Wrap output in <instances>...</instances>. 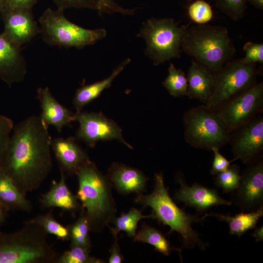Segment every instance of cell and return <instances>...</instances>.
I'll list each match as a JSON object with an SVG mask.
<instances>
[{
  "instance_id": "cell-7",
  "label": "cell",
  "mask_w": 263,
  "mask_h": 263,
  "mask_svg": "<svg viewBox=\"0 0 263 263\" xmlns=\"http://www.w3.org/2000/svg\"><path fill=\"white\" fill-rule=\"evenodd\" d=\"M64 9H46L39 18L40 33L44 41L52 46L81 49L94 45L105 38L107 31L104 28L86 29L69 20Z\"/></svg>"
},
{
  "instance_id": "cell-42",
  "label": "cell",
  "mask_w": 263,
  "mask_h": 263,
  "mask_svg": "<svg viewBox=\"0 0 263 263\" xmlns=\"http://www.w3.org/2000/svg\"><path fill=\"white\" fill-rule=\"evenodd\" d=\"M257 9L263 10V0H246Z\"/></svg>"
},
{
  "instance_id": "cell-44",
  "label": "cell",
  "mask_w": 263,
  "mask_h": 263,
  "mask_svg": "<svg viewBox=\"0 0 263 263\" xmlns=\"http://www.w3.org/2000/svg\"><path fill=\"white\" fill-rule=\"evenodd\" d=\"M188 0V1H194L195 0Z\"/></svg>"
},
{
  "instance_id": "cell-29",
  "label": "cell",
  "mask_w": 263,
  "mask_h": 263,
  "mask_svg": "<svg viewBox=\"0 0 263 263\" xmlns=\"http://www.w3.org/2000/svg\"><path fill=\"white\" fill-rule=\"evenodd\" d=\"M32 220L40 225L47 234L53 235L63 241L70 240L69 226L62 225L55 218L52 209L39 214Z\"/></svg>"
},
{
  "instance_id": "cell-16",
  "label": "cell",
  "mask_w": 263,
  "mask_h": 263,
  "mask_svg": "<svg viewBox=\"0 0 263 263\" xmlns=\"http://www.w3.org/2000/svg\"><path fill=\"white\" fill-rule=\"evenodd\" d=\"M26 64L20 48L0 34V78L9 86L24 80Z\"/></svg>"
},
{
  "instance_id": "cell-38",
  "label": "cell",
  "mask_w": 263,
  "mask_h": 263,
  "mask_svg": "<svg viewBox=\"0 0 263 263\" xmlns=\"http://www.w3.org/2000/svg\"><path fill=\"white\" fill-rule=\"evenodd\" d=\"M38 0H4V8L32 9Z\"/></svg>"
},
{
  "instance_id": "cell-2",
  "label": "cell",
  "mask_w": 263,
  "mask_h": 263,
  "mask_svg": "<svg viewBox=\"0 0 263 263\" xmlns=\"http://www.w3.org/2000/svg\"><path fill=\"white\" fill-rule=\"evenodd\" d=\"M78 188L76 197L81 203V213L90 231L100 232L115 217L116 208L109 178L90 160L78 169Z\"/></svg>"
},
{
  "instance_id": "cell-35",
  "label": "cell",
  "mask_w": 263,
  "mask_h": 263,
  "mask_svg": "<svg viewBox=\"0 0 263 263\" xmlns=\"http://www.w3.org/2000/svg\"><path fill=\"white\" fill-rule=\"evenodd\" d=\"M245 53L244 57L241 58L246 64H252L259 62L263 64V44L247 42L243 48Z\"/></svg>"
},
{
  "instance_id": "cell-1",
  "label": "cell",
  "mask_w": 263,
  "mask_h": 263,
  "mask_svg": "<svg viewBox=\"0 0 263 263\" xmlns=\"http://www.w3.org/2000/svg\"><path fill=\"white\" fill-rule=\"evenodd\" d=\"M51 138L39 116L14 126L0 159V170L25 195L38 189L53 169Z\"/></svg>"
},
{
  "instance_id": "cell-28",
  "label": "cell",
  "mask_w": 263,
  "mask_h": 263,
  "mask_svg": "<svg viewBox=\"0 0 263 263\" xmlns=\"http://www.w3.org/2000/svg\"><path fill=\"white\" fill-rule=\"evenodd\" d=\"M168 73L162 84L169 93L174 97L187 96L188 84L185 72L170 63Z\"/></svg>"
},
{
  "instance_id": "cell-4",
  "label": "cell",
  "mask_w": 263,
  "mask_h": 263,
  "mask_svg": "<svg viewBox=\"0 0 263 263\" xmlns=\"http://www.w3.org/2000/svg\"><path fill=\"white\" fill-rule=\"evenodd\" d=\"M182 50L214 74L233 59L236 51L226 27L206 24L187 26Z\"/></svg>"
},
{
  "instance_id": "cell-10",
  "label": "cell",
  "mask_w": 263,
  "mask_h": 263,
  "mask_svg": "<svg viewBox=\"0 0 263 263\" xmlns=\"http://www.w3.org/2000/svg\"><path fill=\"white\" fill-rule=\"evenodd\" d=\"M230 134L263 111V82L225 101L215 109Z\"/></svg>"
},
{
  "instance_id": "cell-9",
  "label": "cell",
  "mask_w": 263,
  "mask_h": 263,
  "mask_svg": "<svg viewBox=\"0 0 263 263\" xmlns=\"http://www.w3.org/2000/svg\"><path fill=\"white\" fill-rule=\"evenodd\" d=\"M259 72L256 64H246L241 59L228 61L214 74L212 93L205 105L216 109L225 101L257 83Z\"/></svg>"
},
{
  "instance_id": "cell-43",
  "label": "cell",
  "mask_w": 263,
  "mask_h": 263,
  "mask_svg": "<svg viewBox=\"0 0 263 263\" xmlns=\"http://www.w3.org/2000/svg\"><path fill=\"white\" fill-rule=\"evenodd\" d=\"M5 7L4 0H0V13L2 11Z\"/></svg>"
},
{
  "instance_id": "cell-37",
  "label": "cell",
  "mask_w": 263,
  "mask_h": 263,
  "mask_svg": "<svg viewBox=\"0 0 263 263\" xmlns=\"http://www.w3.org/2000/svg\"><path fill=\"white\" fill-rule=\"evenodd\" d=\"M211 150L214 153V158L210 171L211 175H215L218 173L225 171L227 169L231 163L235 160V159L231 161L227 160L220 153L219 149L218 148H213Z\"/></svg>"
},
{
  "instance_id": "cell-17",
  "label": "cell",
  "mask_w": 263,
  "mask_h": 263,
  "mask_svg": "<svg viewBox=\"0 0 263 263\" xmlns=\"http://www.w3.org/2000/svg\"><path fill=\"white\" fill-rule=\"evenodd\" d=\"M51 148L60 171L66 176L76 174L81 166L90 160L87 153L73 137L52 139Z\"/></svg>"
},
{
  "instance_id": "cell-39",
  "label": "cell",
  "mask_w": 263,
  "mask_h": 263,
  "mask_svg": "<svg viewBox=\"0 0 263 263\" xmlns=\"http://www.w3.org/2000/svg\"><path fill=\"white\" fill-rule=\"evenodd\" d=\"M114 237L115 240L112 244L110 250L111 255L109 259V263H120L123 260V257L120 253V247L117 242V236Z\"/></svg>"
},
{
  "instance_id": "cell-34",
  "label": "cell",
  "mask_w": 263,
  "mask_h": 263,
  "mask_svg": "<svg viewBox=\"0 0 263 263\" xmlns=\"http://www.w3.org/2000/svg\"><path fill=\"white\" fill-rule=\"evenodd\" d=\"M216 7L234 20L243 18L247 8L246 0H214Z\"/></svg>"
},
{
  "instance_id": "cell-32",
  "label": "cell",
  "mask_w": 263,
  "mask_h": 263,
  "mask_svg": "<svg viewBox=\"0 0 263 263\" xmlns=\"http://www.w3.org/2000/svg\"><path fill=\"white\" fill-rule=\"evenodd\" d=\"M87 249L79 246H70V249L65 251L57 257L56 263H101L104 262L91 256Z\"/></svg>"
},
{
  "instance_id": "cell-15",
  "label": "cell",
  "mask_w": 263,
  "mask_h": 263,
  "mask_svg": "<svg viewBox=\"0 0 263 263\" xmlns=\"http://www.w3.org/2000/svg\"><path fill=\"white\" fill-rule=\"evenodd\" d=\"M175 180L180 188L174 193V199L184 203L186 207L195 208L199 213L215 206L232 204L230 201L222 198L215 188H210L197 183L188 186L180 171L177 172Z\"/></svg>"
},
{
  "instance_id": "cell-14",
  "label": "cell",
  "mask_w": 263,
  "mask_h": 263,
  "mask_svg": "<svg viewBox=\"0 0 263 263\" xmlns=\"http://www.w3.org/2000/svg\"><path fill=\"white\" fill-rule=\"evenodd\" d=\"M0 13L4 24L2 33L18 47L20 48L40 33L32 9L4 8Z\"/></svg>"
},
{
  "instance_id": "cell-6",
  "label": "cell",
  "mask_w": 263,
  "mask_h": 263,
  "mask_svg": "<svg viewBox=\"0 0 263 263\" xmlns=\"http://www.w3.org/2000/svg\"><path fill=\"white\" fill-rule=\"evenodd\" d=\"M187 27L170 18H151L143 22L137 36L145 40V54L154 65L180 57Z\"/></svg>"
},
{
  "instance_id": "cell-20",
  "label": "cell",
  "mask_w": 263,
  "mask_h": 263,
  "mask_svg": "<svg viewBox=\"0 0 263 263\" xmlns=\"http://www.w3.org/2000/svg\"><path fill=\"white\" fill-rule=\"evenodd\" d=\"M108 178L116 190L124 195L142 193L147 181L141 171L118 163L111 166Z\"/></svg>"
},
{
  "instance_id": "cell-5",
  "label": "cell",
  "mask_w": 263,
  "mask_h": 263,
  "mask_svg": "<svg viewBox=\"0 0 263 263\" xmlns=\"http://www.w3.org/2000/svg\"><path fill=\"white\" fill-rule=\"evenodd\" d=\"M47 233L32 219L19 230H0V263H51L57 258L47 240Z\"/></svg>"
},
{
  "instance_id": "cell-25",
  "label": "cell",
  "mask_w": 263,
  "mask_h": 263,
  "mask_svg": "<svg viewBox=\"0 0 263 263\" xmlns=\"http://www.w3.org/2000/svg\"><path fill=\"white\" fill-rule=\"evenodd\" d=\"M57 8L64 10L67 8H89L97 10L99 13H112L118 12L122 14L131 15L134 9H126L116 4L113 0H52Z\"/></svg>"
},
{
  "instance_id": "cell-31",
  "label": "cell",
  "mask_w": 263,
  "mask_h": 263,
  "mask_svg": "<svg viewBox=\"0 0 263 263\" xmlns=\"http://www.w3.org/2000/svg\"><path fill=\"white\" fill-rule=\"evenodd\" d=\"M241 177L239 166L230 165L226 170L215 175L214 183L224 193H231L238 188Z\"/></svg>"
},
{
  "instance_id": "cell-11",
  "label": "cell",
  "mask_w": 263,
  "mask_h": 263,
  "mask_svg": "<svg viewBox=\"0 0 263 263\" xmlns=\"http://www.w3.org/2000/svg\"><path fill=\"white\" fill-rule=\"evenodd\" d=\"M233 156L247 165L263 157V116L262 113L229 134L228 143Z\"/></svg>"
},
{
  "instance_id": "cell-36",
  "label": "cell",
  "mask_w": 263,
  "mask_h": 263,
  "mask_svg": "<svg viewBox=\"0 0 263 263\" xmlns=\"http://www.w3.org/2000/svg\"><path fill=\"white\" fill-rule=\"evenodd\" d=\"M14 127L12 119L0 114V159L6 148Z\"/></svg>"
},
{
  "instance_id": "cell-30",
  "label": "cell",
  "mask_w": 263,
  "mask_h": 263,
  "mask_svg": "<svg viewBox=\"0 0 263 263\" xmlns=\"http://www.w3.org/2000/svg\"><path fill=\"white\" fill-rule=\"evenodd\" d=\"M71 241L70 246H79L87 249L91 246L89 225L85 217L80 214L77 220L68 225Z\"/></svg>"
},
{
  "instance_id": "cell-33",
  "label": "cell",
  "mask_w": 263,
  "mask_h": 263,
  "mask_svg": "<svg viewBox=\"0 0 263 263\" xmlns=\"http://www.w3.org/2000/svg\"><path fill=\"white\" fill-rule=\"evenodd\" d=\"M188 15L192 21L198 24H206L213 18L211 6L204 0H195L188 6Z\"/></svg>"
},
{
  "instance_id": "cell-8",
  "label": "cell",
  "mask_w": 263,
  "mask_h": 263,
  "mask_svg": "<svg viewBox=\"0 0 263 263\" xmlns=\"http://www.w3.org/2000/svg\"><path fill=\"white\" fill-rule=\"evenodd\" d=\"M183 125L185 140L194 148L211 150L228 143L229 133L220 116L205 104L185 112Z\"/></svg>"
},
{
  "instance_id": "cell-24",
  "label": "cell",
  "mask_w": 263,
  "mask_h": 263,
  "mask_svg": "<svg viewBox=\"0 0 263 263\" xmlns=\"http://www.w3.org/2000/svg\"><path fill=\"white\" fill-rule=\"evenodd\" d=\"M205 215L206 217L213 216L220 221L226 222L229 234L240 238L246 232L256 227L259 220L263 215V207L256 211L242 212L234 216L220 213H207Z\"/></svg>"
},
{
  "instance_id": "cell-23",
  "label": "cell",
  "mask_w": 263,
  "mask_h": 263,
  "mask_svg": "<svg viewBox=\"0 0 263 263\" xmlns=\"http://www.w3.org/2000/svg\"><path fill=\"white\" fill-rule=\"evenodd\" d=\"M0 204L10 210H21L29 212L32 209L31 202L14 183L0 170Z\"/></svg>"
},
{
  "instance_id": "cell-26",
  "label": "cell",
  "mask_w": 263,
  "mask_h": 263,
  "mask_svg": "<svg viewBox=\"0 0 263 263\" xmlns=\"http://www.w3.org/2000/svg\"><path fill=\"white\" fill-rule=\"evenodd\" d=\"M133 238L135 241L152 245L156 251L165 256L169 255L173 249L169 242L159 230L148 225L142 226Z\"/></svg>"
},
{
  "instance_id": "cell-41",
  "label": "cell",
  "mask_w": 263,
  "mask_h": 263,
  "mask_svg": "<svg viewBox=\"0 0 263 263\" xmlns=\"http://www.w3.org/2000/svg\"><path fill=\"white\" fill-rule=\"evenodd\" d=\"M9 210L0 204V226L4 223Z\"/></svg>"
},
{
  "instance_id": "cell-19",
  "label": "cell",
  "mask_w": 263,
  "mask_h": 263,
  "mask_svg": "<svg viewBox=\"0 0 263 263\" xmlns=\"http://www.w3.org/2000/svg\"><path fill=\"white\" fill-rule=\"evenodd\" d=\"M186 77L188 84L187 96L206 104L212 93L214 74L206 66L192 60Z\"/></svg>"
},
{
  "instance_id": "cell-3",
  "label": "cell",
  "mask_w": 263,
  "mask_h": 263,
  "mask_svg": "<svg viewBox=\"0 0 263 263\" xmlns=\"http://www.w3.org/2000/svg\"><path fill=\"white\" fill-rule=\"evenodd\" d=\"M135 201L144 207H150L154 219L170 227L169 233L176 231L180 235L182 248L191 249L198 247L204 251L208 246V243L202 240L192 228L193 224L203 222L206 215L199 217L198 215H191L179 208L169 196L162 173L155 174L152 192L148 195L137 194Z\"/></svg>"
},
{
  "instance_id": "cell-18",
  "label": "cell",
  "mask_w": 263,
  "mask_h": 263,
  "mask_svg": "<svg viewBox=\"0 0 263 263\" xmlns=\"http://www.w3.org/2000/svg\"><path fill=\"white\" fill-rule=\"evenodd\" d=\"M37 98L41 110L39 116L47 127L53 126L61 132L64 126H70L76 120V113L59 103L48 87L37 89Z\"/></svg>"
},
{
  "instance_id": "cell-27",
  "label": "cell",
  "mask_w": 263,
  "mask_h": 263,
  "mask_svg": "<svg viewBox=\"0 0 263 263\" xmlns=\"http://www.w3.org/2000/svg\"><path fill=\"white\" fill-rule=\"evenodd\" d=\"M154 218L152 213L149 215H143L141 211L132 208L127 213H123L115 218L112 222L114 227L111 228V232L114 237L117 236L118 233L123 231L132 238H133L136 233L137 223L142 219Z\"/></svg>"
},
{
  "instance_id": "cell-12",
  "label": "cell",
  "mask_w": 263,
  "mask_h": 263,
  "mask_svg": "<svg viewBox=\"0 0 263 263\" xmlns=\"http://www.w3.org/2000/svg\"><path fill=\"white\" fill-rule=\"evenodd\" d=\"M246 165L238 188L231 192L230 201L244 212L263 207V157Z\"/></svg>"
},
{
  "instance_id": "cell-13",
  "label": "cell",
  "mask_w": 263,
  "mask_h": 263,
  "mask_svg": "<svg viewBox=\"0 0 263 263\" xmlns=\"http://www.w3.org/2000/svg\"><path fill=\"white\" fill-rule=\"evenodd\" d=\"M75 118L79 124L77 138L91 148L98 141L115 139L132 149L123 138L121 129L101 113L80 112L76 113Z\"/></svg>"
},
{
  "instance_id": "cell-40",
  "label": "cell",
  "mask_w": 263,
  "mask_h": 263,
  "mask_svg": "<svg viewBox=\"0 0 263 263\" xmlns=\"http://www.w3.org/2000/svg\"><path fill=\"white\" fill-rule=\"evenodd\" d=\"M254 232L251 235L255 238L257 242H262L263 241V226L258 227H255Z\"/></svg>"
},
{
  "instance_id": "cell-21",
  "label": "cell",
  "mask_w": 263,
  "mask_h": 263,
  "mask_svg": "<svg viewBox=\"0 0 263 263\" xmlns=\"http://www.w3.org/2000/svg\"><path fill=\"white\" fill-rule=\"evenodd\" d=\"M60 172V180L54 181L49 190L40 195V203L44 208L58 207L74 214L80 208L78 200L67 186L66 176L62 171Z\"/></svg>"
},
{
  "instance_id": "cell-22",
  "label": "cell",
  "mask_w": 263,
  "mask_h": 263,
  "mask_svg": "<svg viewBox=\"0 0 263 263\" xmlns=\"http://www.w3.org/2000/svg\"><path fill=\"white\" fill-rule=\"evenodd\" d=\"M131 61L130 58L125 59L107 78L91 84L83 85L78 88L73 99V103L76 111V113L81 112L84 106L98 97L105 89L108 88L114 79Z\"/></svg>"
}]
</instances>
